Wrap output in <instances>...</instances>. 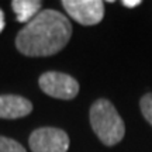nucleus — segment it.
Masks as SVG:
<instances>
[{"mask_svg": "<svg viewBox=\"0 0 152 152\" xmlns=\"http://www.w3.org/2000/svg\"><path fill=\"white\" fill-rule=\"evenodd\" d=\"M140 109L144 118L152 125V93H147L140 100Z\"/></svg>", "mask_w": 152, "mask_h": 152, "instance_id": "1a4fd4ad", "label": "nucleus"}, {"mask_svg": "<svg viewBox=\"0 0 152 152\" xmlns=\"http://www.w3.org/2000/svg\"><path fill=\"white\" fill-rule=\"evenodd\" d=\"M28 144L33 152H68L71 141L64 130L42 127L31 132Z\"/></svg>", "mask_w": 152, "mask_h": 152, "instance_id": "20e7f679", "label": "nucleus"}, {"mask_svg": "<svg viewBox=\"0 0 152 152\" xmlns=\"http://www.w3.org/2000/svg\"><path fill=\"white\" fill-rule=\"evenodd\" d=\"M0 152H27L20 142L0 135Z\"/></svg>", "mask_w": 152, "mask_h": 152, "instance_id": "6e6552de", "label": "nucleus"}, {"mask_svg": "<svg viewBox=\"0 0 152 152\" xmlns=\"http://www.w3.org/2000/svg\"><path fill=\"white\" fill-rule=\"evenodd\" d=\"M33 111V103L17 94H0V118H23Z\"/></svg>", "mask_w": 152, "mask_h": 152, "instance_id": "423d86ee", "label": "nucleus"}, {"mask_svg": "<svg viewBox=\"0 0 152 152\" xmlns=\"http://www.w3.org/2000/svg\"><path fill=\"white\" fill-rule=\"evenodd\" d=\"M4 26H6V21H4V11L0 9V33L4 30Z\"/></svg>", "mask_w": 152, "mask_h": 152, "instance_id": "9b49d317", "label": "nucleus"}, {"mask_svg": "<svg viewBox=\"0 0 152 152\" xmlns=\"http://www.w3.org/2000/svg\"><path fill=\"white\" fill-rule=\"evenodd\" d=\"M142 1L141 0H123L121 1V4L124 6V7H128V9H132V7H137V6H140Z\"/></svg>", "mask_w": 152, "mask_h": 152, "instance_id": "9d476101", "label": "nucleus"}, {"mask_svg": "<svg viewBox=\"0 0 152 152\" xmlns=\"http://www.w3.org/2000/svg\"><path fill=\"white\" fill-rule=\"evenodd\" d=\"M72 37L69 18L54 9L39 11L16 37L17 49L26 56H51L58 54Z\"/></svg>", "mask_w": 152, "mask_h": 152, "instance_id": "f257e3e1", "label": "nucleus"}, {"mask_svg": "<svg viewBox=\"0 0 152 152\" xmlns=\"http://www.w3.org/2000/svg\"><path fill=\"white\" fill-rule=\"evenodd\" d=\"M89 115L92 130L104 145L113 147L124 138L125 124L110 100H96L90 107Z\"/></svg>", "mask_w": 152, "mask_h": 152, "instance_id": "f03ea898", "label": "nucleus"}, {"mask_svg": "<svg viewBox=\"0 0 152 152\" xmlns=\"http://www.w3.org/2000/svg\"><path fill=\"white\" fill-rule=\"evenodd\" d=\"M68 16L82 26H94L103 20L104 3L102 0H62Z\"/></svg>", "mask_w": 152, "mask_h": 152, "instance_id": "39448f33", "label": "nucleus"}, {"mask_svg": "<svg viewBox=\"0 0 152 152\" xmlns=\"http://www.w3.org/2000/svg\"><path fill=\"white\" fill-rule=\"evenodd\" d=\"M39 89L45 94L61 100H72L79 93V83L73 76L62 72H45L38 79Z\"/></svg>", "mask_w": 152, "mask_h": 152, "instance_id": "7ed1b4c3", "label": "nucleus"}, {"mask_svg": "<svg viewBox=\"0 0 152 152\" xmlns=\"http://www.w3.org/2000/svg\"><path fill=\"white\" fill-rule=\"evenodd\" d=\"M42 3L39 0H13L11 9L16 13L18 23H28L37 16L41 10Z\"/></svg>", "mask_w": 152, "mask_h": 152, "instance_id": "0eeeda50", "label": "nucleus"}]
</instances>
